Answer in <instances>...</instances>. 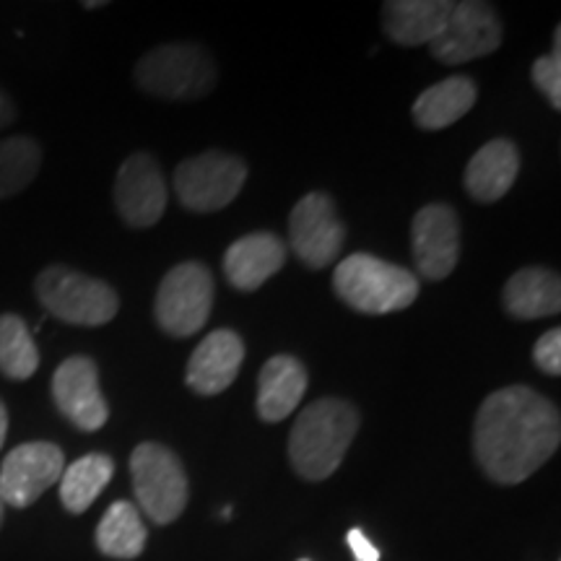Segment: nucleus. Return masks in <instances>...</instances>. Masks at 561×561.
<instances>
[{
    "label": "nucleus",
    "instance_id": "obj_13",
    "mask_svg": "<svg viewBox=\"0 0 561 561\" xmlns=\"http://www.w3.org/2000/svg\"><path fill=\"white\" fill-rule=\"evenodd\" d=\"M115 208L121 219L133 229L153 227L167 210V193L164 174H161L157 159L146 151L130 153L123 161L115 178Z\"/></svg>",
    "mask_w": 561,
    "mask_h": 561
},
{
    "label": "nucleus",
    "instance_id": "obj_28",
    "mask_svg": "<svg viewBox=\"0 0 561 561\" xmlns=\"http://www.w3.org/2000/svg\"><path fill=\"white\" fill-rule=\"evenodd\" d=\"M346 543L356 561H380V549L369 541L367 533H364L362 528H351L346 536Z\"/></svg>",
    "mask_w": 561,
    "mask_h": 561
},
{
    "label": "nucleus",
    "instance_id": "obj_16",
    "mask_svg": "<svg viewBox=\"0 0 561 561\" xmlns=\"http://www.w3.org/2000/svg\"><path fill=\"white\" fill-rule=\"evenodd\" d=\"M286 265V242L273 231H252L224 252V273L240 291H255Z\"/></svg>",
    "mask_w": 561,
    "mask_h": 561
},
{
    "label": "nucleus",
    "instance_id": "obj_25",
    "mask_svg": "<svg viewBox=\"0 0 561 561\" xmlns=\"http://www.w3.org/2000/svg\"><path fill=\"white\" fill-rule=\"evenodd\" d=\"M39 369V351L19 314H0V375L24 382Z\"/></svg>",
    "mask_w": 561,
    "mask_h": 561
},
{
    "label": "nucleus",
    "instance_id": "obj_31",
    "mask_svg": "<svg viewBox=\"0 0 561 561\" xmlns=\"http://www.w3.org/2000/svg\"><path fill=\"white\" fill-rule=\"evenodd\" d=\"M102 5H107V3H104V0H87V3H83V9H102Z\"/></svg>",
    "mask_w": 561,
    "mask_h": 561
},
{
    "label": "nucleus",
    "instance_id": "obj_23",
    "mask_svg": "<svg viewBox=\"0 0 561 561\" xmlns=\"http://www.w3.org/2000/svg\"><path fill=\"white\" fill-rule=\"evenodd\" d=\"M146 530L140 512L130 502H115L96 525V549L110 559H138L146 549Z\"/></svg>",
    "mask_w": 561,
    "mask_h": 561
},
{
    "label": "nucleus",
    "instance_id": "obj_20",
    "mask_svg": "<svg viewBox=\"0 0 561 561\" xmlns=\"http://www.w3.org/2000/svg\"><path fill=\"white\" fill-rule=\"evenodd\" d=\"M504 312L515 320H541L561 312V280L557 271L530 265L510 276L502 291Z\"/></svg>",
    "mask_w": 561,
    "mask_h": 561
},
{
    "label": "nucleus",
    "instance_id": "obj_15",
    "mask_svg": "<svg viewBox=\"0 0 561 561\" xmlns=\"http://www.w3.org/2000/svg\"><path fill=\"white\" fill-rule=\"evenodd\" d=\"M244 362V343L229 328L208 333L191 354L185 369L187 388L198 396H219L234 385Z\"/></svg>",
    "mask_w": 561,
    "mask_h": 561
},
{
    "label": "nucleus",
    "instance_id": "obj_12",
    "mask_svg": "<svg viewBox=\"0 0 561 561\" xmlns=\"http://www.w3.org/2000/svg\"><path fill=\"white\" fill-rule=\"evenodd\" d=\"M460 219L447 203H430L413 216L411 250L421 278L445 280L460 261Z\"/></svg>",
    "mask_w": 561,
    "mask_h": 561
},
{
    "label": "nucleus",
    "instance_id": "obj_24",
    "mask_svg": "<svg viewBox=\"0 0 561 561\" xmlns=\"http://www.w3.org/2000/svg\"><path fill=\"white\" fill-rule=\"evenodd\" d=\"M42 146L32 136L0 140V201L24 193L39 174Z\"/></svg>",
    "mask_w": 561,
    "mask_h": 561
},
{
    "label": "nucleus",
    "instance_id": "obj_19",
    "mask_svg": "<svg viewBox=\"0 0 561 561\" xmlns=\"http://www.w3.org/2000/svg\"><path fill=\"white\" fill-rule=\"evenodd\" d=\"M453 9V0H388L382 5V30L396 45H432Z\"/></svg>",
    "mask_w": 561,
    "mask_h": 561
},
{
    "label": "nucleus",
    "instance_id": "obj_22",
    "mask_svg": "<svg viewBox=\"0 0 561 561\" xmlns=\"http://www.w3.org/2000/svg\"><path fill=\"white\" fill-rule=\"evenodd\" d=\"M115 476V460L104 453H89L66 466L60 476V502L73 515L87 512Z\"/></svg>",
    "mask_w": 561,
    "mask_h": 561
},
{
    "label": "nucleus",
    "instance_id": "obj_32",
    "mask_svg": "<svg viewBox=\"0 0 561 561\" xmlns=\"http://www.w3.org/2000/svg\"><path fill=\"white\" fill-rule=\"evenodd\" d=\"M3 515H5V504L0 500V525H3Z\"/></svg>",
    "mask_w": 561,
    "mask_h": 561
},
{
    "label": "nucleus",
    "instance_id": "obj_9",
    "mask_svg": "<svg viewBox=\"0 0 561 561\" xmlns=\"http://www.w3.org/2000/svg\"><path fill=\"white\" fill-rule=\"evenodd\" d=\"M504 24L494 5L481 0H462L447 19L445 30L432 42L430 50L445 66H462L500 50Z\"/></svg>",
    "mask_w": 561,
    "mask_h": 561
},
{
    "label": "nucleus",
    "instance_id": "obj_30",
    "mask_svg": "<svg viewBox=\"0 0 561 561\" xmlns=\"http://www.w3.org/2000/svg\"><path fill=\"white\" fill-rule=\"evenodd\" d=\"M5 434H9V409L0 401V447L5 445Z\"/></svg>",
    "mask_w": 561,
    "mask_h": 561
},
{
    "label": "nucleus",
    "instance_id": "obj_33",
    "mask_svg": "<svg viewBox=\"0 0 561 561\" xmlns=\"http://www.w3.org/2000/svg\"><path fill=\"white\" fill-rule=\"evenodd\" d=\"M301 561H307V559H301Z\"/></svg>",
    "mask_w": 561,
    "mask_h": 561
},
{
    "label": "nucleus",
    "instance_id": "obj_6",
    "mask_svg": "<svg viewBox=\"0 0 561 561\" xmlns=\"http://www.w3.org/2000/svg\"><path fill=\"white\" fill-rule=\"evenodd\" d=\"M130 476L140 510L157 525H170L185 512L191 483L170 447L159 442H140L130 455Z\"/></svg>",
    "mask_w": 561,
    "mask_h": 561
},
{
    "label": "nucleus",
    "instance_id": "obj_4",
    "mask_svg": "<svg viewBox=\"0 0 561 561\" xmlns=\"http://www.w3.org/2000/svg\"><path fill=\"white\" fill-rule=\"evenodd\" d=\"M138 89L157 100L193 102L208 96L216 87V62L206 47L193 42H172L153 47L133 70Z\"/></svg>",
    "mask_w": 561,
    "mask_h": 561
},
{
    "label": "nucleus",
    "instance_id": "obj_27",
    "mask_svg": "<svg viewBox=\"0 0 561 561\" xmlns=\"http://www.w3.org/2000/svg\"><path fill=\"white\" fill-rule=\"evenodd\" d=\"M533 362L536 367L549 377L561 375V331L559 328H551L546 331L541 339H538L536 346H533Z\"/></svg>",
    "mask_w": 561,
    "mask_h": 561
},
{
    "label": "nucleus",
    "instance_id": "obj_11",
    "mask_svg": "<svg viewBox=\"0 0 561 561\" xmlns=\"http://www.w3.org/2000/svg\"><path fill=\"white\" fill-rule=\"evenodd\" d=\"M66 455L53 442H26L13 447L0 466V500L13 510L30 507L60 481Z\"/></svg>",
    "mask_w": 561,
    "mask_h": 561
},
{
    "label": "nucleus",
    "instance_id": "obj_3",
    "mask_svg": "<svg viewBox=\"0 0 561 561\" xmlns=\"http://www.w3.org/2000/svg\"><path fill=\"white\" fill-rule=\"evenodd\" d=\"M333 289L343 305L364 314L401 312L416 301L421 280L416 273L382 261L369 252H354L335 265Z\"/></svg>",
    "mask_w": 561,
    "mask_h": 561
},
{
    "label": "nucleus",
    "instance_id": "obj_29",
    "mask_svg": "<svg viewBox=\"0 0 561 561\" xmlns=\"http://www.w3.org/2000/svg\"><path fill=\"white\" fill-rule=\"evenodd\" d=\"M16 121V104L3 89H0V130H5L9 125Z\"/></svg>",
    "mask_w": 561,
    "mask_h": 561
},
{
    "label": "nucleus",
    "instance_id": "obj_18",
    "mask_svg": "<svg viewBox=\"0 0 561 561\" xmlns=\"http://www.w3.org/2000/svg\"><path fill=\"white\" fill-rule=\"evenodd\" d=\"M307 392V369L297 356L278 354L263 364L257 377V416L265 424H278L297 411Z\"/></svg>",
    "mask_w": 561,
    "mask_h": 561
},
{
    "label": "nucleus",
    "instance_id": "obj_17",
    "mask_svg": "<svg viewBox=\"0 0 561 561\" xmlns=\"http://www.w3.org/2000/svg\"><path fill=\"white\" fill-rule=\"evenodd\" d=\"M520 172V151L510 138H494L473 153L466 167L468 195L479 203H496L512 191Z\"/></svg>",
    "mask_w": 561,
    "mask_h": 561
},
{
    "label": "nucleus",
    "instance_id": "obj_10",
    "mask_svg": "<svg viewBox=\"0 0 561 561\" xmlns=\"http://www.w3.org/2000/svg\"><path fill=\"white\" fill-rule=\"evenodd\" d=\"M346 227H343L339 206L328 193H307L299 198L289 216V244L307 268H328L339 261Z\"/></svg>",
    "mask_w": 561,
    "mask_h": 561
},
{
    "label": "nucleus",
    "instance_id": "obj_21",
    "mask_svg": "<svg viewBox=\"0 0 561 561\" xmlns=\"http://www.w3.org/2000/svg\"><path fill=\"white\" fill-rule=\"evenodd\" d=\"M479 89L468 76H450V79L434 83L421 91L419 100L413 102V123L421 130H445L466 117L473 110Z\"/></svg>",
    "mask_w": 561,
    "mask_h": 561
},
{
    "label": "nucleus",
    "instance_id": "obj_8",
    "mask_svg": "<svg viewBox=\"0 0 561 561\" xmlns=\"http://www.w3.org/2000/svg\"><path fill=\"white\" fill-rule=\"evenodd\" d=\"M248 167L240 157L227 151H203L185 159L174 170L172 185L178 201L193 214H214L240 198Z\"/></svg>",
    "mask_w": 561,
    "mask_h": 561
},
{
    "label": "nucleus",
    "instance_id": "obj_14",
    "mask_svg": "<svg viewBox=\"0 0 561 561\" xmlns=\"http://www.w3.org/2000/svg\"><path fill=\"white\" fill-rule=\"evenodd\" d=\"M53 401L81 432H100L110 419V403L100 388V367L89 356H70L55 369Z\"/></svg>",
    "mask_w": 561,
    "mask_h": 561
},
{
    "label": "nucleus",
    "instance_id": "obj_2",
    "mask_svg": "<svg viewBox=\"0 0 561 561\" xmlns=\"http://www.w3.org/2000/svg\"><path fill=\"white\" fill-rule=\"evenodd\" d=\"M362 416L343 398H322L305 405L289 434L294 471L307 481H325L339 471L351 442L359 432Z\"/></svg>",
    "mask_w": 561,
    "mask_h": 561
},
{
    "label": "nucleus",
    "instance_id": "obj_26",
    "mask_svg": "<svg viewBox=\"0 0 561 561\" xmlns=\"http://www.w3.org/2000/svg\"><path fill=\"white\" fill-rule=\"evenodd\" d=\"M533 83L541 89L546 102L551 104L553 110H561V53L543 55L533 62Z\"/></svg>",
    "mask_w": 561,
    "mask_h": 561
},
{
    "label": "nucleus",
    "instance_id": "obj_7",
    "mask_svg": "<svg viewBox=\"0 0 561 561\" xmlns=\"http://www.w3.org/2000/svg\"><path fill=\"white\" fill-rule=\"evenodd\" d=\"M214 297L216 284L208 265L201 261L180 263L161 278L153 299V318L164 333L191 339L208 322Z\"/></svg>",
    "mask_w": 561,
    "mask_h": 561
},
{
    "label": "nucleus",
    "instance_id": "obj_5",
    "mask_svg": "<svg viewBox=\"0 0 561 561\" xmlns=\"http://www.w3.org/2000/svg\"><path fill=\"white\" fill-rule=\"evenodd\" d=\"M34 291L42 307L68 325L102 328L121 312V297L107 280L68 265H47L34 280Z\"/></svg>",
    "mask_w": 561,
    "mask_h": 561
},
{
    "label": "nucleus",
    "instance_id": "obj_1",
    "mask_svg": "<svg viewBox=\"0 0 561 561\" xmlns=\"http://www.w3.org/2000/svg\"><path fill=\"white\" fill-rule=\"evenodd\" d=\"M561 416L549 398L528 385L491 392L473 421V453L491 481L515 486L559 450Z\"/></svg>",
    "mask_w": 561,
    "mask_h": 561
}]
</instances>
